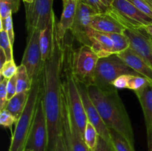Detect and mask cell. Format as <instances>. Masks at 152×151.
Returning a JSON list of instances; mask_svg holds the SVG:
<instances>
[{"instance_id":"obj_1","label":"cell","mask_w":152,"mask_h":151,"mask_svg":"<svg viewBox=\"0 0 152 151\" xmlns=\"http://www.w3.org/2000/svg\"><path fill=\"white\" fill-rule=\"evenodd\" d=\"M62 42L58 36L56 25L52 54L44 62L42 69V101L48 128V151H53L56 139L62 132L61 73L65 58Z\"/></svg>"},{"instance_id":"obj_2","label":"cell","mask_w":152,"mask_h":151,"mask_svg":"<svg viewBox=\"0 0 152 151\" xmlns=\"http://www.w3.org/2000/svg\"><path fill=\"white\" fill-rule=\"evenodd\" d=\"M94 105L108 129L121 134L134 148V136L132 121L117 89H100L95 84L87 87Z\"/></svg>"},{"instance_id":"obj_3","label":"cell","mask_w":152,"mask_h":151,"mask_svg":"<svg viewBox=\"0 0 152 151\" xmlns=\"http://www.w3.org/2000/svg\"><path fill=\"white\" fill-rule=\"evenodd\" d=\"M42 90V73L37 80L34 81L30 90L28 102L23 113L15 124L12 133L11 142L8 151H25L27 141L34 121L39 99Z\"/></svg>"},{"instance_id":"obj_4","label":"cell","mask_w":152,"mask_h":151,"mask_svg":"<svg viewBox=\"0 0 152 151\" xmlns=\"http://www.w3.org/2000/svg\"><path fill=\"white\" fill-rule=\"evenodd\" d=\"M70 69L76 81L86 87L94 84L99 56L91 46L82 45L72 53Z\"/></svg>"},{"instance_id":"obj_5","label":"cell","mask_w":152,"mask_h":151,"mask_svg":"<svg viewBox=\"0 0 152 151\" xmlns=\"http://www.w3.org/2000/svg\"><path fill=\"white\" fill-rule=\"evenodd\" d=\"M139 75L129 68L117 54L100 58L96 65L94 84L103 90L115 88L114 80L122 75Z\"/></svg>"},{"instance_id":"obj_6","label":"cell","mask_w":152,"mask_h":151,"mask_svg":"<svg viewBox=\"0 0 152 151\" xmlns=\"http://www.w3.org/2000/svg\"><path fill=\"white\" fill-rule=\"evenodd\" d=\"M110 13L126 29L142 30L152 24V19L137 8L128 0H113Z\"/></svg>"},{"instance_id":"obj_7","label":"cell","mask_w":152,"mask_h":151,"mask_svg":"<svg viewBox=\"0 0 152 151\" xmlns=\"http://www.w3.org/2000/svg\"><path fill=\"white\" fill-rule=\"evenodd\" d=\"M62 91L66 98L74 121L80 130V133L84 138L86 124L88 121L81 95L77 87V81L74 78L71 69L66 72L65 79L62 82Z\"/></svg>"},{"instance_id":"obj_8","label":"cell","mask_w":152,"mask_h":151,"mask_svg":"<svg viewBox=\"0 0 152 151\" xmlns=\"http://www.w3.org/2000/svg\"><path fill=\"white\" fill-rule=\"evenodd\" d=\"M48 128L42 101V90L39 99L34 121L28 136L25 150L34 151H48Z\"/></svg>"},{"instance_id":"obj_9","label":"cell","mask_w":152,"mask_h":151,"mask_svg":"<svg viewBox=\"0 0 152 151\" xmlns=\"http://www.w3.org/2000/svg\"><path fill=\"white\" fill-rule=\"evenodd\" d=\"M40 31L39 29H34L28 32L26 48L21 63L26 68L32 83L38 79L42 73L44 62L42 59L39 47Z\"/></svg>"},{"instance_id":"obj_10","label":"cell","mask_w":152,"mask_h":151,"mask_svg":"<svg viewBox=\"0 0 152 151\" xmlns=\"http://www.w3.org/2000/svg\"><path fill=\"white\" fill-rule=\"evenodd\" d=\"M25 4L27 31L34 29H45L51 22L55 14L53 10V0H34Z\"/></svg>"},{"instance_id":"obj_11","label":"cell","mask_w":152,"mask_h":151,"mask_svg":"<svg viewBox=\"0 0 152 151\" xmlns=\"http://www.w3.org/2000/svg\"><path fill=\"white\" fill-rule=\"evenodd\" d=\"M62 134L68 151H91L74 119L68 102L62 91Z\"/></svg>"},{"instance_id":"obj_12","label":"cell","mask_w":152,"mask_h":151,"mask_svg":"<svg viewBox=\"0 0 152 151\" xmlns=\"http://www.w3.org/2000/svg\"><path fill=\"white\" fill-rule=\"evenodd\" d=\"M97 13L90 5L81 0L78 1L76 12L75 19L70 31L73 36L82 44V45L91 46L89 38L91 28V21L94 16Z\"/></svg>"},{"instance_id":"obj_13","label":"cell","mask_w":152,"mask_h":151,"mask_svg":"<svg viewBox=\"0 0 152 151\" xmlns=\"http://www.w3.org/2000/svg\"><path fill=\"white\" fill-rule=\"evenodd\" d=\"M77 84L79 90H80V95H81L85 110H86L88 121L91 123L96 127V130L99 133V136H100L102 139H105L110 144L112 145L109 133V129L107 127V126L104 123L100 114L98 112L97 109L94 105L91 99L89 96L87 87H86L84 84H81L78 81H77Z\"/></svg>"},{"instance_id":"obj_14","label":"cell","mask_w":152,"mask_h":151,"mask_svg":"<svg viewBox=\"0 0 152 151\" xmlns=\"http://www.w3.org/2000/svg\"><path fill=\"white\" fill-rule=\"evenodd\" d=\"M124 34L130 41V47L152 68V42L150 36L142 30L126 29Z\"/></svg>"},{"instance_id":"obj_15","label":"cell","mask_w":152,"mask_h":151,"mask_svg":"<svg viewBox=\"0 0 152 151\" xmlns=\"http://www.w3.org/2000/svg\"><path fill=\"white\" fill-rule=\"evenodd\" d=\"M117 55L129 68L146 78L152 84V68L133 49L129 47Z\"/></svg>"},{"instance_id":"obj_16","label":"cell","mask_w":152,"mask_h":151,"mask_svg":"<svg viewBox=\"0 0 152 151\" xmlns=\"http://www.w3.org/2000/svg\"><path fill=\"white\" fill-rule=\"evenodd\" d=\"M135 94L137 96L144 114L148 150L152 151V84L149 83L142 91Z\"/></svg>"},{"instance_id":"obj_17","label":"cell","mask_w":152,"mask_h":151,"mask_svg":"<svg viewBox=\"0 0 152 151\" xmlns=\"http://www.w3.org/2000/svg\"><path fill=\"white\" fill-rule=\"evenodd\" d=\"M91 25L94 30L105 33H124L126 30L109 12L95 15Z\"/></svg>"},{"instance_id":"obj_18","label":"cell","mask_w":152,"mask_h":151,"mask_svg":"<svg viewBox=\"0 0 152 151\" xmlns=\"http://www.w3.org/2000/svg\"><path fill=\"white\" fill-rule=\"evenodd\" d=\"M78 1L62 0V13L60 20L56 23V30L59 39L63 41L65 34L70 30L75 19Z\"/></svg>"},{"instance_id":"obj_19","label":"cell","mask_w":152,"mask_h":151,"mask_svg":"<svg viewBox=\"0 0 152 151\" xmlns=\"http://www.w3.org/2000/svg\"><path fill=\"white\" fill-rule=\"evenodd\" d=\"M89 38L91 47L99 59L114 54V43L107 33L92 29Z\"/></svg>"},{"instance_id":"obj_20","label":"cell","mask_w":152,"mask_h":151,"mask_svg":"<svg viewBox=\"0 0 152 151\" xmlns=\"http://www.w3.org/2000/svg\"><path fill=\"white\" fill-rule=\"evenodd\" d=\"M56 18L55 14L53 16L51 22L45 29L40 31L39 47L43 62L48 60L52 54L54 39V30L56 27Z\"/></svg>"},{"instance_id":"obj_21","label":"cell","mask_w":152,"mask_h":151,"mask_svg":"<svg viewBox=\"0 0 152 151\" xmlns=\"http://www.w3.org/2000/svg\"><path fill=\"white\" fill-rule=\"evenodd\" d=\"M29 93L30 90L22 92V93H17L13 98L7 101L4 109L8 110L17 119H19L27 105Z\"/></svg>"},{"instance_id":"obj_22","label":"cell","mask_w":152,"mask_h":151,"mask_svg":"<svg viewBox=\"0 0 152 151\" xmlns=\"http://www.w3.org/2000/svg\"><path fill=\"white\" fill-rule=\"evenodd\" d=\"M16 91L17 93L29 91L32 87V81L30 79L26 68L21 64L18 66L17 73H16Z\"/></svg>"},{"instance_id":"obj_23","label":"cell","mask_w":152,"mask_h":151,"mask_svg":"<svg viewBox=\"0 0 152 151\" xmlns=\"http://www.w3.org/2000/svg\"><path fill=\"white\" fill-rule=\"evenodd\" d=\"M109 133L114 151H135L129 142L116 130L109 129Z\"/></svg>"},{"instance_id":"obj_24","label":"cell","mask_w":152,"mask_h":151,"mask_svg":"<svg viewBox=\"0 0 152 151\" xmlns=\"http://www.w3.org/2000/svg\"><path fill=\"white\" fill-rule=\"evenodd\" d=\"M99 133L96 127L91 122L88 121L84 133V141L91 151H93L97 145Z\"/></svg>"},{"instance_id":"obj_25","label":"cell","mask_w":152,"mask_h":151,"mask_svg":"<svg viewBox=\"0 0 152 151\" xmlns=\"http://www.w3.org/2000/svg\"><path fill=\"white\" fill-rule=\"evenodd\" d=\"M114 43V54H118L130 47V41L124 33H107Z\"/></svg>"},{"instance_id":"obj_26","label":"cell","mask_w":152,"mask_h":151,"mask_svg":"<svg viewBox=\"0 0 152 151\" xmlns=\"http://www.w3.org/2000/svg\"><path fill=\"white\" fill-rule=\"evenodd\" d=\"M20 0H0V19H5L19 10Z\"/></svg>"},{"instance_id":"obj_27","label":"cell","mask_w":152,"mask_h":151,"mask_svg":"<svg viewBox=\"0 0 152 151\" xmlns=\"http://www.w3.org/2000/svg\"><path fill=\"white\" fill-rule=\"evenodd\" d=\"M149 83L150 81L146 78L140 75H129L128 89L133 90L135 93H139Z\"/></svg>"},{"instance_id":"obj_28","label":"cell","mask_w":152,"mask_h":151,"mask_svg":"<svg viewBox=\"0 0 152 151\" xmlns=\"http://www.w3.org/2000/svg\"><path fill=\"white\" fill-rule=\"evenodd\" d=\"M0 47L5 53L7 61L13 60V45L10 42L7 32L4 30H1L0 32Z\"/></svg>"},{"instance_id":"obj_29","label":"cell","mask_w":152,"mask_h":151,"mask_svg":"<svg viewBox=\"0 0 152 151\" xmlns=\"http://www.w3.org/2000/svg\"><path fill=\"white\" fill-rule=\"evenodd\" d=\"M94 9L97 13H107L111 9L113 0H83Z\"/></svg>"},{"instance_id":"obj_30","label":"cell","mask_w":152,"mask_h":151,"mask_svg":"<svg viewBox=\"0 0 152 151\" xmlns=\"http://www.w3.org/2000/svg\"><path fill=\"white\" fill-rule=\"evenodd\" d=\"M18 119L6 109L0 110V124L4 127L10 128L12 133V126L16 124Z\"/></svg>"},{"instance_id":"obj_31","label":"cell","mask_w":152,"mask_h":151,"mask_svg":"<svg viewBox=\"0 0 152 151\" xmlns=\"http://www.w3.org/2000/svg\"><path fill=\"white\" fill-rule=\"evenodd\" d=\"M1 22V30H4L7 32L9 38L10 40L12 45H13L14 42V31H13V19L12 15H10L5 19H0Z\"/></svg>"},{"instance_id":"obj_32","label":"cell","mask_w":152,"mask_h":151,"mask_svg":"<svg viewBox=\"0 0 152 151\" xmlns=\"http://www.w3.org/2000/svg\"><path fill=\"white\" fill-rule=\"evenodd\" d=\"M18 67L15 64L14 60L7 61L6 63L1 68V76L4 78H10L15 76L17 73Z\"/></svg>"},{"instance_id":"obj_33","label":"cell","mask_w":152,"mask_h":151,"mask_svg":"<svg viewBox=\"0 0 152 151\" xmlns=\"http://www.w3.org/2000/svg\"><path fill=\"white\" fill-rule=\"evenodd\" d=\"M140 11L152 19V4L148 0H128Z\"/></svg>"},{"instance_id":"obj_34","label":"cell","mask_w":152,"mask_h":151,"mask_svg":"<svg viewBox=\"0 0 152 151\" xmlns=\"http://www.w3.org/2000/svg\"><path fill=\"white\" fill-rule=\"evenodd\" d=\"M8 79L1 76L0 81V110L4 109L7 103V84Z\"/></svg>"},{"instance_id":"obj_35","label":"cell","mask_w":152,"mask_h":151,"mask_svg":"<svg viewBox=\"0 0 152 151\" xmlns=\"http://www.w3.org/2000/svg\"><path fill=\"white\" fill-rule=\"evenodd\" d=\"M16 75L9 78L7 84V100H10L17 93L16 91Z\"/></svg>"},{"instance_id":"obj_36","label":"cell","mask_w":152,"mask_h":151,"mask_svg":"<svg viewBox=\"0 0 152 151\" xmlns=\"http://www.w3.org/2000/svg\"><path fill=\"white\" fill-rule=\"evenodd\" d=\"M131 74H126V75H122L116 78L113 82V86L116 89H126L128 88V84H129V76Z\"/></svg>"},{"instance_id":"obj_37","label":"cell","mask_w":152,"mask_h":151,"mask_svg":"<svg viewBox=\"0 0 152 151\" xmlns=\"http://www.w3.org/2000/svg\"><path fill=\"white\" fill-rule=\"evenodd\" d=\"M93 151H114L113 146L102 139L100 136L98 138L97 145Z\"/></svg>"},{"instance_id":"obj_38","label":"cell","mask_w":152,"mask_h":151,"mask_svg":"<svg viewBox=\"0 0 152 151\" xmlns=\"http://www.w3.org/2000/svg\"><path fill=\"white\" fill-rule=\"evenodd\" d=\"M53 151H68L62 132L57 137Z\"/></svg>"},{"instance_id":"obj_39","label":"cell","mask_w":152,"mask_h":151,"mask_svg":"<svg viewBox=\"0 0 152 151\" xmlns=\"http://www.w3.org/2000/svg\"><path fill=\"white\" fill-rule=\"evenodd\" d=\"M0 50H1V52H0V59H1V67H2L3 65L6 63V62H7V57H6L5 56V53H4V51H3L1 49Z\"/></svg>"},{"instance_id":"obj_40","label":"cell","mask_w":152,"mask_h":151,"mask_svg":"<svg viewBox=\"0 0 152 151\" xmlns=\"http://www.w3.org/2000/svg\"><path fill=\"white\" fill-rule=\"evenodd\" d=\"M144 30H145L150 36L152 37V24L146 25V26L144 28Z\"/></svg>"},{"instance_id":"obj_41","label":"cell","mask_w":152,"mask_h":151,"mask_svg":"<svg viewBox=\"0 0 152 151\" xmlns=\"http://www.w3.org/2000/svg\"><path fill=\"white\" fill-rule=\"evenodd\" d=\"M25 3H31L34 1V0H23Z\"/></svg>"},{"instance_id":"obj_42","label":"cell","mask_w":152,"mask_h":151,"mask_svg":"<svg viewBox=\"0 0 152 151\" xmlns=\"http://www.w3.org/2000/svg\"><path fill=\"white\" fill-rule=\"evenodd\" d=\"M148 1H149V2L152 4V0H148Z\"/></svg>"},{"instance_id":"obj_43","label":"cell","mask_w":152,"mask_h":151,"mask_svg":"<svg viewBox=\"0 0 152 151\" xmlns=\"http://www.w3.org/2000/svg\"><path fill=\"white\" fill-rule=\"evenodd\" d=\"M25 151H34V150H25Z\"/></svg>"},{"instance_id":"obj_44","label":"cell","mask_w":152,"mask_h":151,"mask_svg":"<svg viewBox=\"0 0 152 151\" xmlns=\"http://www.w3.org/2000/svg\"><path fill=\"white\" fill-rule=\"evenodd\" d=\"M150 38H151V42H152V37L150 36Z\"/></svg>"},{"instance_id":"obj_45","label":"cell","mask_w":152,"mask_h":151,"mask_svg":"<svg viewBox=\"0 0 152 151\" xmlns=\"http://www.w3.org/2000/svg\"><path fill=\"white\" fill-rule=\"evenodd\" d=\"M75 1H81V0H75Z\"/></svg>"}]
</instances>
